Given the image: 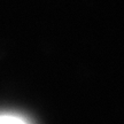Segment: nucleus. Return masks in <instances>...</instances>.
<instances>
[{"label":"nucleus","instance_id":"nucleus-1","mask_svg":"<svg viewBox=\"0 0 124 124\" xmlns=\"http://www.w3.org/2000/svg\"><path fill=\"white\" fill-rule=\"evenodd\" d=\"M0 124H28L25 121L15 115H0Z\"/></svg>","mask_w":124,"mask_h":124}]
</instances>
